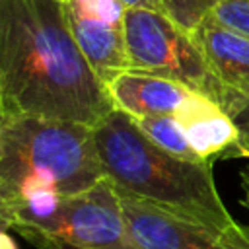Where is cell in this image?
<instances>
[{
    "label": "cell",
    "mask_w": 249,
    "mask_h": 249,
    "mask_svg": "<svg viewBox=\"0 0 249 249\" xmlns=\"http://www.w3.org/2000/svg\"><path fill=\"white\" fill-rule=\"evenodd\" d=\"M115 109L76 43L62 0H0V115L95 126Z\"/></svg>",
    "instance_id": "obj_1"
},
{
    "label": "cell",
    "mask_w": 249,
    "mask_h": 249,
    "mask_svg": "<svg viewBox=\"0 0 249 249\" xmlns=\"http://www.w3.org/2000/svg\"><path fill=\"white\" fill-rule=\"evenodd\" d=\"M93 140L105 179L119 195L220 231L235 222L218 193L212 161L165 152L144 134L132 115L115 107L93 126Z\"/></svg>",
    "instance_id": "obj_2"
},
{
    "label": "cell",
    "mask_w": 249,
    "mask_h": 249,
    "mask_svg": "<svg viewBox=\"0 0 249 249\" xmlns=\"http://www.w3.org/2000/svg\"><path fill=\"white\" fill-rule=\"evenodd\" d=\"M105 179L93 128L39 115H0V204L74 195Z\"/></svg>",
    "instance_id": "obj_3"
},
{
    "label": "cell",
    "mask_w": 249,
    "mask_h": 249,
    "mask_svg": "<svg viewBox=\"0 0 249 249\" xmlns=\"http://www.w3.org/2000/svg\"><path fill=\"white\" fill-rule=\"evenodd\" d=\"M128 70L175 80L202 93L226 111L230 89L216 78L191 31L181 27L165 12L150 8H126L123 19Z\"/></svg>",
    "instance_id": "obj_4"
},
{
    "label": "cell",
    "mask_w": 249,
    "mask_h": 249,
    "mask_svg": "<svg viewBox=\"0 0 249 249\" xmlns=\"http://www.w3.org/2000/svg\"><path fill=\"white\" fill-rule=\"evenodd\" d=\"M12 231L37 249H134L121 196L109 179L64 195L47 218Z\"/></svg>",
    "instance_id": "obj_5"
},
{
    "label": "cell",
    "mask_w": 249,
    "mask_h": 249,
    "mask_svg": "<svg viewBox=\"0 0 249 249\" xmlns=\"http://www.w3.org/2000/svg\"><path fill=\"white\" fill-rule=\"evenodd\" d=\"M119 196L134 249H214L220 237V230L132 196Z\"/></svg>",
    "instance_id": "obj_6"
},
{
    "label": "cell",
    "mask_w": 249,
    "mask_h": 249,
    "mask_svg": "<svg viewBox=\"0 0 249 249\" xmlns=\"http://www.w3.org/2000/svg\"><path fill=\"white\" fill-rule=\"evenodd\" d=\"M175 119L191 146L206 161H214L216 158H235L239 126L235 119L214 99L195 91L177 111Z\"/></svg>",
    "instance_id": "obj_7"
},
{
    "label": "cell",
    "mask_w": 249,
    "mask_h": 249,
    "mask_svg": "<svg viewBox=\"0 0 249 249\" xmlns=\"http://www.w3.org/2000/svg\"><path fill=\"white\" fill-rule=\"evenodd\" d=\"M206 62L231 93L249 89V35L222 23L212 12L193 29Z\"/></svg>",
    "instance_id": "obj_8"
},
{
    "label": "cell",
    "mask_w": 249,
    "mask_h": 249,
    "mask_svg": "<svg viewBox=\"0 0 249 249\" xmlns=\"http://www.w3.org/2000/svg\"><path fill=\"white\" fill-rule=\"evenodd\" d=\"M107 89L115 107L136 119L154 115L175 117L185 101L195 93L175 80L138 70L121 72L107 84Z\"/></svg>",
    "instance_id": "obj_9"
},
{
    "label": "cell",
    "mask_w": 249,
    "mask_h": 249,
    "mask_svg": "<svg viewBox=\"0 0 249 249\" xmlns=\"http://www.w3.org/2000/svg\"><path fill=\"white\" fill-rule=\"evenodd\" d=\"M64 12L70 31L76 43L80 45L86 60L105 84H109L115 76L130 68L123 25H113L84 16L66 4H64Z\"/></svg>",
    "instance_id": "obj_10"
},
{
    "label": "cell",
    "mask_w": 249,
    "mask_h": 249,
    "mask_svg": "<svg viewBox=\"0 0 249 249\" xmlns=\"http://www.w3.org/2000/svg\"><path fill=\"white\" fill-rule=\"evenodd\" d=\"M136 119V117H134ZM138 126L144 130V134L158 144L160 148H163L165 152L185 158V160H193V161H206L204 158L198 156V152L191 146L187 134L183 132L179 121L173 115H154V117H138L136 119Z\"/></svg>",
    "instance_id": "obj_11"
},
{
    "label": "cell",
    "mask_w": 249,
    "mask_h": 249,
    "mask_svg": "<svg viewBox=\"0 0 249 249\" xmlns=\"http://www.w3.org/2000/svg\"><path fill=\"white\" fill-rule=\"evenodd\" d=\"M216 2L218 0H163L165 14L191 33L200 19L212 12Z\"/></svg>",
    "instance_id": "obj_12"
},
{
    "label": "cell",
    "mask_w": 249,
    "mask_h": 249,
    "mask_svg": "<svg viewBox=\"0 0 249 249\" xmlns=\"http://www.w3.org/2000/svg\"><path fill=\"white\" fill-rule=\"evenodd\" d=\"M62 2L84 16H89L113 25H123L124 12H126V6L121 0H62Z\"/></svg>",
    "instance_id": "obj_13"
},
{
    "label": "cell",
    "mask_w": 249,
    "mask_h": 249,
    "mask_svg": "<svg viewBox=\"0 0 249 249\" xmlns=\"http://www.w3.org/2000/svg\"><path fill=\"white\" fill-rule=\"evenodd\" d=\"M212 14L222 23L249 35V0H218Z\"/></svg>",
    "instance_id": "obj_14"
},
{
    "label": "cell",
    "mask_w": 249,
    "mask_h": 249,
    "mask_svg": "<svg viewBox=\"0 0 249 249\" xmlns=\"http://www.w3.org/2000/svg\"><path fill=\"white\" fill-rule=\"evenodd\" d=\"M214 249H249V226L233 222L230 228L220 231Z\"/></svg>",
    "instance_id": "obj_15"
},
{
    "label": "cell",
    "mask_w": 249,
    "mask_h": 249,
    "mask_svg": "<svg viewBox=\"0 0 249 249\" xmlns=\"http://www.w3.org/2000/svg\"><path fill=\"white\" fill-rule=\"evenodd\" d=\"M237 126H239V142H237V150H235V158L243 156L249 158V111L239 115L235 119Z\"/></svg>",
    "instance_id": "obj_16"
},
{
    "label": "cell",
    "mask_w": 249,
    "mask_h": 249,
    "mask_svg": "<svg viewBox=\"0 0 249 249\" xmlns=\"http://www.w3.org/2000/svg\"><path fill=\"white\" fill-rule=\"evenodd\" d=\"M247 111H249V89H245L241 93H231L230 105H228V113L233 119H237L239 115H243Z\"/></svg>",
    "instance_id": "obj_17"
},
{
    "label": "cell",
    "mask_w": 249,
    "mask_h": 249,
    "mask_svg": "<svg viewBox=\"0 0 249 249\" xmlns=\"http://www.w3.org/2000/svg\"><path fill=\"white\" fill-rule=\"evenodd\" d=\"M126 8H150V10H160L165 12L163 0H121Z\"/></svg>",
    "instance_id": "obj_18"
},
{
    "label": "cell",
    "mask_w": 249,
    "mask_h": 249,
    "mask_svg": "<svg viewBox=\"0 0 249 249\" xmlns=\"http://www.w3.org/2000/svg\"><path fill=\"white\" fill-rule=\"evenodd\" d=\"M239 179H241V189H243V204L249 208V167L239 171Z\"/></svg>",
    "instance_id": "obj_19"
},
{
    "label": "cell",
    "mask_w": 249,
    "mask_h": 249,
    "mask_svg": "<svg viewBox=\"0 0 249 249\" xmlns=\"http://www.w3.org/2000/svg\"><path fill=\"white\" fill-rule=\"evenodd\" d=\"M2 249H18L16 247V243L12 241V237L8 235V231L4 230V233H2Z\"/></svg>",
    "instance_id": "obj_20"
}]
</instances>
